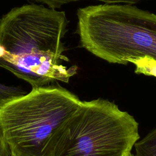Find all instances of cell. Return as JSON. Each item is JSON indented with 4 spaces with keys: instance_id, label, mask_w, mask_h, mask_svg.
<instances>
[{
    "instance_id": "6da1fadb",
    "label": "cell",
    "mask_w": 156,
    "mask_h": 156,
    "mask_svg": "<svg viewBox=\"0 0 156 156\" xmlns=\"http://www.w3.org/2000/svg\"><path fill=\"white\" fill-rule=\"evenodd\" d=\"M68 23L65 12L43 5L13 8L0 20V66L32 88L68 83L78 69L62 63Z\"/></svg>"
},
{
    "instance_id": "7a4b0ae2",
    "label": "cell",
    "mask_w": 156,
    "mask_h": 156,
    "mask_svg": "<svg viewBox=\"0 0 156 156\" xmlns=\"http://www.w3.org/2000/svg\"><path fill=\"white\" fill-rule=\"evenodd\" d=\"M79 46L110 63L149 56L156 60V14L130 4L90 5L77 10Z\"/></svg>"
},
{
    "instance_id": "3957f363",
    "label": "cell",
    "mask_w": 156,
    "mask_h": 156,
    "mask_svg": "<svg viewBox=\"0 0 156 156\" xmlns=\"http://www.w3.org/2000/svg\"><path fill=\"white\" fill-rule=\"evenodd\" d=\"M138 126L113 102L81 101L52 136L46 156H126L140 138Z\"/></svg>"
},
{
    "instance_id": "277c9868",
    "label": "cell",
    "mask_w": 156,
    "mask_h": 156,
    "mask_svg": "<svg viewBox=\"0 0 156 156\" xmlns=\"http://www.w3.org/2000/svg\"><path fill=\"white\" fill-rule=\"evenodd\" d=\"M82 101L59 85L33 87L0 106V129L14 156H46L52 136Z\"/></svg>"
},
{
    "instance_id": "5b68a950",
    "label": "cell",
    "mask_w": 156,
    "mask_h": 156,
    "mask_svg": "<svg viewBox=\"0 0 156 156\" xmlns=\"http://www.w3.org/2000/svg\"><path fill=\"white\" fill-rule=\"evenodd\" d=\"M134 156H156V129L134 145Z\"/></svg>"
},
{
    "instance_id": "8992f818",
    "label": "cell",
    "mask_w": 156,
    "mask_h": 156,
    "mask_svg": "<svg viewBox=\"0 0 156 156\" xmlns=\"http://www.w3.org/2000/svg\"><path fill=\"white\" fill-rule=\"evenodd\" d=\"M127 62L135 65V73L137 74H143L146 76L156 77V60L149 57L144 56L129 58Z\"/></svg>"
},
{
    "instance_id": "52a82bcc",
    "label": "cell",
    "mask_w": 156,
    "mask_h": 156,
    "mask_svg": "<svg viewBox=\"0 0 156 156\" xmlns=\"http://www.w3.org/2000/svg\"><path fill=\"white\" fill-rule=\"evenodd\" d=\"M26 93L27 92L20 87L6 85L0 83V106Z\"/></svg>"
},
{
    "instance_id": "ba28073f",
    "label": "cell",
    "mask_w": 156,
    "mask_h": 156,
    "mask_svg": "<svg viewBox=\"0 0 156 156\" xmlns=\"http://www.w3.org/2000/svg\"><path fill=\"white\" fill-rule=\"evenodd\" d=\"M32 1L45 4L48 5L49 8L55 9L60 8L64 4H66L71 2H74V1H82V0H32ZM93 1H102L107 4L124 3V4H134L143 0H93Z\"/></svg>"
},
{
    "instance_id": "9c48e42d",
    "label": "cell",
    "mask_w": 156,
    "mask_h": 156,
    "mask_svg": "<svg viewBox=\"0 0 156 156\" xmlns=\"http://www.w3.org/2000/svg\"><path fill=\"white\" fill-rule=\"evenodd\" d=\"M10 147L0 129V156H12Z\"/></svg>"
},
{
    "instance_id": "30bf717a",
    "label": "cell",
    "mask_w": 156,
    "mask_h": 156,
    "mask_svg": "<svg viewBox=\"0 0 156 156\" xmlns=\"http://www.w3.org/2000/svg\"><path fill=\"white\" fill-rule=\"evenodd\" d=\"M126 156H134V155H133L132 154H131V152H130L129 154H128L126 155Z\"/></svg>"
},
{
    "instance_id": "8fae6325",
    "label": "cell",
    "mask_w": 156,
    "mask_h": 156,
    "mask_svg": "<svg viewBox=\"0 0 156 156\" xmlns=\"http://www.w3.org/2000/svg\"><path fill=\"white\" fill-rule=\"evenodd\" d=\"M12 156H14V155H12Z\"/></svg>"
}]
</instances>
